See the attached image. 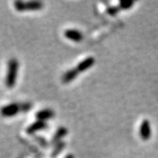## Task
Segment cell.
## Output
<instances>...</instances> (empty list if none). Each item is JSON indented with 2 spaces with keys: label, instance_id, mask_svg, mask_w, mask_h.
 Listing matches in <instances>:
<instances>
[{
  "label": "cell",
  "instance_id": "obj_1",
  "mask_svg": "<svg viewBox=\"0 0 158 158\" xmlns=\"http://www.w3.org/2000/svg\"><path fill=\"white\" fill-rule=\"evenodd\" d=\"M19 61L15 58L11 59L7 63V71H6V79H5V84L6 87L9 89L13 88L16 85L18 73H19Z\"/></svg>",
  "mask_w": 158,
  "mask_h": 158
},
{
  "label": "cell",
  "instance_id": "obj_2",
  "mask_svg": "<svg viewBox=\"0 0 158 158\" xmlns=\"http://www.w3.org/2000/svg\"><path fill=\"white\" fill-rule=\"evenodd\" d=\"M15 9L18 11H39L41 10L43 7V4L40 1H16L15 4Z\"/></svg>",
  "mask_w": 158,
  "mask_h": 158
},
{
  "label": "cell",
  "instance_id": "obj_3",
  "mask_svg": "<svg viewBox=\"0 0 158 158\" xmlns=\"http://www.w3.org/2000/svg\"><path fill=\"white\" fill-rule=\"evenodd\" d=\"M20 112H23L22 104H18V103H11L0 109V114L5 118H11L13 116H16Z\"/></svg>",
  "mask_w": 158,
  "mask_h": 158
},
{
  "label": "cell",
  "instance_id": "obj_4",
  "mask_svg": "<svg viewBox=\"0 0 158 158\" xmlns=\"http://www.w3.org/2000/svg\"><path fill=\"white\" fill-rule=\"evenodd\" d=\"M140 136L144 141H147L151 137V126L148 119H145L141 122L140 126Z\"/></svg>",
  "mask_w": 158,
  "mask_h": 158
},
{
  "label": "cell",
  "instance_id": "obj_5",
  "mask_svg": "<svg viewBox=\"0 0 158 158\" xmlns=\"http://www.w3.org/2000/svg\"><path fill=\"white\" fill-rule=\"evenodd\" d=\"M95 63V58L92 56H89L85 58V60H83L82 62L78 63V65L77 66V69L78 70L79 73L81 72H85L87 69L91 68Z\"/></svg>",
  "mask_w": 158,
  "mask_h": 158
},
{
  "label": "cell",
  "instance_id": "obj_6",
  "mask_svg": "<svg viewBox=\"0 0 158 158\" xmlns=\"http://www.w3.org/2000/svg\"><path fill=\"white\" fill-rule=\"evenodd\" d=\"M64 36L67 39L70 40H73V41H76V42L81 41L82 40L84 39L83 34L80 31L76 30V29H68V30H66L65 33H64Z\"/></svg>",
  "mask_w": 158,
  "mask_h": 158
},
{
  "label": "cell",
  "instance_id": "obj_7",
  "mask_svg": "<svg viewBox=\"0 0 158 158\" xmlns=\"http://www.w3.org/2000/svg\"><path fill=\"white\" fill-rule=\"evenodd\" d=\"M55 117V112L51 109H43L36 113V118L40 121H46Z\"/></svg>",
  "mask_w": 158,
  "mask_h": 158
},
{
  "label": "cell",
  "instance_id": "obj_8",
  "mask_svg": "<svg viewBox=\"0 0 158 158\" xmlns=\"http://www.w3.org/2000/svg\"><path fill=\"white\" fill-rule=\"evenodd\" d=\"M79 75L78 70L77 69V68L71 69H69L68 71H66L64 75L62 76V81L64 84H68L72 82L73 80L77 77V76Z\"/></svg>",
  "mask_w": 158,
  "mask_h": 158
},
{
  "label": "cell",
  "instance_id": "obj_9",
  "mask_svg": "<svg viewBox=\"0 0 158 158\" xmlns=\"http://www.w3.org/2000/svg\"><path fill=\"white\" fill-rule=\"evenodd\" d=\"M47 128V123L45 121H40V120H37L36 122H34L32 125H30L28 128L27 129V132L29 135H33L37 131H40Z\"/></svg>",
  "mask_w": 158,
  "mask_h": 158
},
{
  "label": "cell",
  "instance_id": "obj_10",
  "mask_svg": "<svg viewBox=\"0 0 158 158\" xmlns=\"http://www.w3.org/2000/svg\"><path fill=\"white\" fill-rule=\"evenodd\" d=\"M135 5V2L133 1H121L119 2V9L120 10H128Z\"/></svg>",
  "mask_w": 158,
  "mask_h": 158
},
{
  "label": "cell",
  "instance_id": "obj_11",
  "mask_svg": "<svg viewBox=\"0 0 158 158\" xmlns=\"http://www.w3.org/2000/svg\"><path fill=\"white\" fill-rule=\"evenodd\" d=\"M66 135H67V129L64 128V127H62V128H60V129L57 131L56 135L54 137V141H56V140H60L61 138L64 137Z\"/></svg>",
  "mask_w": 158,
  "mask_h": 158
},
{
  "label": "cell",
  "instance_id": "obj_12",
  "mask_svg": "<svg viewBox=\"0 0 158 158\" xmlns=\"http://www.w3.org/2000/svg\"><path fill=\"white\" fill-rule=\"evenodd\" d=\"M119 7H115V6H113V7H109L107 9V12L110 14V15H115L118 11H119Z\"/></svg>",
  "mask_w": 158,
  "mask_h": 158
},
{
  "label": "cell",
  "instance_id": "obj_13",
  "mask_svg": "<svg viewBox=\"0 0 158 158\" xmlns=\"http://www.w3.org/2000/svg\"><path fill=\"white\" fill-rule=\"evenodd\" d=\"M66 158H74V156H72V155H70V156H68Z\"/></svg>",
  "mask_w": 158,
  "mask_h": 158
}]
</instances>
